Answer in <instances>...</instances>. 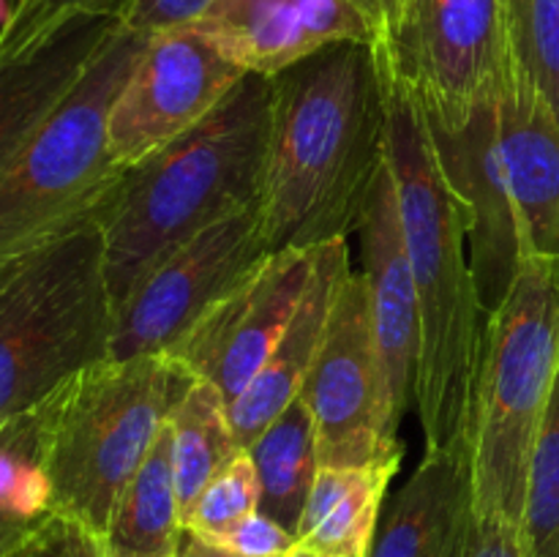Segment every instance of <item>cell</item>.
Here are the masks:
<instances>
[{"instance_id": "cell-1", "label": "cell", "mask_w": 559, "mask_h": 557, "mask_svg": "<svg viewBox=\"0 0 559 557\" xmlns=\"http://www.w3.org/2000/svg\"><path fill=\"white\" fill-rule=\"evenodd\" d=\"M388 162L377 42H342L273 76L262 227L271 251L358 233Z\"/></svg>"}, {"instance_id": "cell-2", "label": "cell", "mask_w": 559, "mask_h": 557, "mask_svg": "<svg viewBox=\"0 0 559 557\" xmlns=\"http://www.w3.org/2000/svg\"><path fill=\"white\" fill-rule=\"evenodd\" d=\"M377 47L385 82L388 167L396 183L420 311L415 410L426 451H445L469 442L486 315L469 265L462 205L442 173L424 104L393 69L385 47L380 42Z\"/></svg>"}, {"instance_id": "cell-3", "label": "cell", "mask_w": 559, "mask_h": 557, "mask_svg": "<svg viewBox=\"0 0 559 557\" xmlns=\"http://www.w3.org/2000/svg\"><path fill=\"white\" fill-rule=\"evenodd\" d=\"M271 129L273 76L246 74L189 134L126 169L102 213L115 309L169 251L260 202Z\"/></svg>"}, {"instance_id": "cell-4", "label": "cell", "mask_w": 559, "mask_h": 557, "mask_svg": "<svg viewBox=\"0 0 559 557\" xmlns=\"http://www.w3.org/2000/svg\"><path fill=\"white\" fill-rule=\"evenodd\" d=\"M104 202L0 262V424L109 358L115 304L104 268Z\"/></svg>"}, {"instance_id": "cell-5", "label": "cell", "mask_w": 559, "mask_h": 557, "mask_svg": "<svg viewBox=\"0 0 559 557\" xmlns=\"http://www.w3.org/2000/svg\"><path fill=\"white\" fill-rule=\"evenodd\" d=\"M559 371V257H524L486 320L469 424L475 513L522 524L527 473Z\"/></svg>"}, {"instance_id": "cell-6", "label": "cell", "mask_w": 559, "mask_h": 557, "mask_svg": "<svg viewBox=\"0 0 559 557\" xmlns=\"http://www.w3.org/2000/svg\"><path fill=\"white\" fill-rule=\"evenodd\" d=\"M194 377L169 355L102 360L52 393V511L102 538L115 506Z\"/></svg>"}, {"instance_id": "cell-7", "label": "cell", "mask_w": 559, "mask_h": 557, "mask_svg": "<svg viewBox=\"0 0 559 557\" xmlns=\"http://www.w3.org/2000/svg\"><path fill=\"white\" fill-rule=\"evenodd\" d=\"M147 42L120 22L74 91L0 175V262L96 211L123 178L109 153L107 120Z\"/></svg>"}, {"instance_id": "cell-8", "label": "cell", "mask_w": 559, "mask_h": 557, "mask_svg": "<svg viewBox=\"0 0 559 557\" xmlns=\"http://www.w3.org/2000/svg\"><path fill=\"white\" fill-rule=\"evenodd\" d=\"M300 399L314 415L322 467L402 464L364 273L349 271L342 282Z\"/></svg>"}, {"instance_id": "cell-9", "label": "cell", "mask_w": 559, "mask_h": 557, "mask_svg": "<svg viewBox=\"0 0 559 557\" xmlns=\"http://www.w3.org/2000/svg\"><path fill=\"white\" fill-rule=\"evenodd\" d=\"M273 254L260 202L169 251L115 309L109 358L173 355L191 328Z\"/></svg>"}, {"instance_id": "cell-10", "label": "cell", "mask_w": 559, "mask_h": 557, "mask_svg": "<svg viewBox=\"0 0 559 557\" xmlns=\"http://www.w3.org/2000/svg\"><path fill=\"white\" fill-rule=\"evenodd\" d=\"M380 44L426 115L459 129L500 82L508 55L502 0H404L396 27Z\"/></svg>"}, {"instance_id": "cell-11", "label": "cell", "mask_w": 559, "mask_h": 557, "mask_svg": "<svg viewBox=\"0 0 559 557\" xmlns=\"http://www.w3.org/2000/svg\"><path fill=\"white\" fill-rule=\"evenodd\" d=\"M243 76L194 27L153 36L109 109V153L136 167L200 126Z\"/></svg>"}, {"instance_id": "cell-12", "label": "cell", "mask_w": 559, "mask_h": 557, "mask_svg": "<svg viewBox=\"0 0 559 557\" xmlns=\"http://www.w3.org/2000/svg\"><path fill=\"white\" fill-rule=\"evenodd\" d=\"M317 249H282L218 300L169 358L213 382L227 407L249 388L293 320L314 268Z\"/></svg>"}, {"instance_id": "cell-13", "label": "cell", "mask_w": 559, "mask_h": 557, "mask_svg": "<svg viewBox=\"0 0 559 557\" xmlns=\"http://www.w3.org/2000/svg\"><path fill=\"white\" fill-rule=\"evenodd\" d=\"M426 120L442 173L462 205L469 265H473L480 309L489 320L511 293L524 262L516 211L500 158L497 91L484 98L473 118L459 129H445L429 115Z\"/></svg>"}, {"instance_id": "cell-14", "label": "cell", "mask_w": 559, "mask_h": 557, "mask_svg": "<svg viewBox=\"0 0 559 557\" xmlns=\"http://www.w3.org/2000/svg\"><path fill=\"white\" fill-rule=\"evenodd\" d=\"M364 251V278L374 315L377 347L385 377L388 413L399 431L409 404H415V377L420 355V311L413 268L404 244L402 211L391 167H382L364 222L358 227Z\"/></svg>"}, {"instance_id": "cell-15", "label": "cell", "mask_w": 559, "mask_h": 557, "mask_svg": "<svg viewBox=\"0 0 559 557\" xmlns=\"http://www.w3.org/2000/svg\"><path fill=\"white\" fill-rule=\"evenodd\" d=\"M246 74L276 76L342 42H380L349 0H216L194 25Z\"/></svg>"}, {"instance_id": "cell-16", "label": "cell", "mask_w": 559, "mask_h": 557, "mask_svg": "<svg viewBox=\"0 0 559 557\" xmlns=\"http://www.w3.org/2000/svg\"><path fill=\"white\" fill-rule=\"evenodd\" d=\"M497 131L524 257H559V118L511 52L497 82Z\"/></svg>"}, {"instance_id": "cell-17", "label": "cell", "mask_w": 559, "mask_h": 557, "mask_svg": "<svg viewBox=\"0 0 559 557\" xmlns=\"http://www.w3.org/2000/svg\"><path fill=\"white\" fill-rule=\"evenodd\" d=\"M118 25V14H74L22 52L0 58V175L74 91Z\"/></svg>"}, {"instance_id": "cell-18", "label": "cell", "mask_w": 559, "mask_h": 557, "mask_svg": "<svg viewBox=\"0 0 559 557\" xmlns=\"http://www.w3.org/2000/svg\"><path fill=\"white\" fill-rule=\"evenodd\" d=\"M475 524L469 442L426 451L385 500L366 557H467Z\"/></svg>"}, {"instance_id": "cell-19", "label": "cell", "mask_w": 559, "mask_h": 557, "mask_svg": "<svg viewBox=\"0 0 559 557\" xmlns=\"http://www.w3.org/2000/svg\"><path fill=\"white\" fill-rule=\"evenodd\" d=\"M349 271L353 268H349L347 238L317 246L314 268L293 320L284 328L282 339L249 388L229 404V420L243 451L267 429L273 418L289 407V402L300 396V388L325 339L336 295Z\"/></svg>"}, {"instance_id": "cell-20", "label": "cell", "mask_w": 559, "mask_h": 557, "mask_svg": "<svg viewBox=\"0 0 559 557\" xmlns=\"http://www.w3.org/2000/svg\"><path fill=\"white\" fill-rule=\"evenodd\" d=\"M399 464L320 467L298 524V541L314 555L366 557Z\"/></svg>"}, {"instance_id": "cell-21", "label": "cell", "mask_w": 559, "mask_h": 557, "mask_svg": "<svg viewBox=\"0 0 559 557\" xmlns=\"http://www.w3.org/2000/svg\"><path fill=\"white\" fill-rule=\"evenodd\" d=\"M173 473V435L164 426L151 457L115 506L102 557H175L183 535Z\"/></svg>"}, {"instance_id": "cell-22", "label": "cell", "mask_w": 559, "mask_h": 557, "mask_svg": "<svg viewBox=\"0 0 559 557\" xmlns=\"http://www.w3.org/2000/svg\"><path fill=\"white\" fill-rule=\"evenodd\" d=\"M52 393L0 424V552L52 517L47 473Z\"/></svg>"}, {"instance_id": "cell-23", "label": "cell", "mask_w": 559, "mask_h": 557, "mask_svg": "<svg viewBox=\"0 0 559 557\" xmlns=\"http://www.w3.org/2000/svg\"><path fill=\"white\" fill-rule=\"evenodd\" d=\"M169 435H173V473L178 489V508L183 528L202 489L243 453L229 420L227 399L213 382L194 380L183 396L169 410Z\"/></svg>"}, {"instance_id": "cell-24", "label": "cell", "mask_w": 559, "mask_h": 557, "mask_svg": "<svg viewBox=\"0 0 559 557\" xmlns=\"http://www.w3.org/2000/svg\"><path fill=\"white\" fill-rule=\"evenodd\" d=\"M246 453L260 478V511L298 535L300 517L322 467L314 415L304 399L289 402Z\"/></svg>"}, {"instance_id": "cell-25", "label": "cell", "mask_w": 559, "mask_h": 557, "mask_svg": "<svg viewBox=\"0 0 559 557\" xmlns=\"http://www.w3.org/2000/svg\"><path fill=\"white\" fill-rule=\"evenodd\" d=\"M522 533L533 557H559V371L530 457Z\"/></svg>"}, {"instance_id": "cell-26", "label": "cell", "mask_w": 559, "mask_h": 557, "mask_svg": "<svg viewBox=\"0 0 559 557\" xmlns=\"http://www.w3.org/2000/svg\"><path fill=\"white\" fill-rule=\"evenodd\" d=\"M511 58L559 118V0H502Z\"/></svg>"}, {"instance_id": "cell-27", "label": "cell", "mask_w": 559, "mask_h": 557, "mask_svg": "<svg viewBox=\"0 0 559 557\" xmlns=\"http://www.w3.org/2000/svg\"><path fill=\"white\" fill-rule=\"evenodd\" d=\"M254 511H260V478L254 462L243 451L202 489L186 530L218 541Z\"/></svg>"}, {"instance_id": "cell-28", "label": "cell", "mask_w": 559, "mask_h": 557, "mask_svg": "<svg viewBox=\"0 0 559 557\" xmlns=\"http://www.w3.org/2000/svg\"><path fill=\"white\" fill-rule=\"evenodd\" d=\"M126 0H16L0 27V58L22 52L74 14H118Z\"/></svg>"}, {"instance_id": "cell-29", "label": "cell", "mask_w": 559, "mask_h": 557, "mask_svg": "<svg viewBox=\"0 0 559 557\" xmlns=\"http://www.w3.org/2000/svg\"><path fill=\"white\" fill-rule=\"evenodd\" d=\"M0 557H102V538L85 524L52 513Z\"/></svg>"}, {"instance_id": "cell-30", "label": "cell", "mask_w": 559, "mask_h": 557, "mask_svg": "<svg viewBox=\"0 0 559 557\" xmlns=\"http://www.w3.org/2000/svg\"><path fill=\"white\" fill-rule=\"evenodd\" d=\"M216 0H126L120 22L140 36H162L194 27Z\"/></svg>"}, {"instance_id": "cell-31", "label": "cell", "mask_w": 559, "mask_h": 557, "mask_svg": "<svg viewBox=\"0 0 559 557\" xmlns=\"http://www.w3.org/2000/svg\"><path fill=\"white\" fill-rule=\"evenodd\" d=\"M213 544L227 546L229 552L243 557H287L300 544L298 535L271 519L267 513L254 511L243 522L235 524L227 535H222Z\"/></svg>"}, {"instance_id": "cell-32", "label": "cell", "mask_w": 559, "mask_h": 557, "mask_svg": "<svg viewBox=\"0 0 559 557\" xmlns=\"http://www.w3.org/2000/svg\"><path fill=\"white\" fill-rule=\"evenodd\" d=\"M467 557H533L524 541L522 524L506 517H480L475 513Z\"/></svg>"}, {"instance_id": "cell-33", "label": "cell", "mask_w": 559, "mask_h": 557, "mask_svg": "<svg viewBox=\"0 0 559 557\" xmlns=\"http://www.w3.org/2000/svg\"><path fill=\"white\" fill-rule=\"evenodd\" d=\"M349 3L371 22L380 42H385L391 36L404 9V0H349Z\"/></svg>"}, {"instance_id": "cell-34", "label": "cell", "mask_w": 559, "mask_h": 557, "mask_svg": "<svg viewBox=\"0 0 559 557\" xmlns=\"http://www.w3.org/2000/svg\"><path fill=\"white\" fill-rule=\"evenodd\" d=\"M175 557H243V555H235V552H229L227 546L213 544V541L202 538V535L191 533V530H183Z\"/></svg>"}, {"instance_id": "cell-35", "label": "cell", "mask_w": 559, "mask_h": 557, "mask_svg": "<svg viewBox=\"0 0 559 557\" xmlns=\"http://www.w3.org/2000/svg\"><path fill=\"white\" fill-rule=\"evenodd\" d=\"M11 9H14V5H9V3H5V0H0V27H3L5 20H9V16H11Z\"/></svg>"}, {"instance_id": "cell-36", "label": "cell", "mask_w": 559, "mask_h": 557, "mask_svg": "<svg viewBox=\"0 0 559 557\" xmlns=\"http://www.w3.org/2000/svg\"><path fill=\"white\" fill-rule=\"evenodd\" d=\"M287 557H314V552H309V549H306V546L298 544L293 552H289Z\"/></svg>"}, {"instance_id": "cell-37", "label": "cell", "mask_w": 559, "mask_h": 557, "mask_svg": "<svg viewBox=\"0 0 559 557\" xmlns=\"http://www.w3.org/2000/svg\"><path fill=\"white\" fill-rule=\"evenodd\" d=\"M314 557H347V555H314Z\"/></svg>"}]
</instances>
